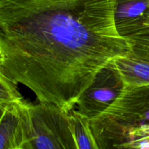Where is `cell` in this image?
Listing matches in <instances>:
<instances>
[{
    "mask_svg": "<svg viewBox=\"0 0 149 149\" xmlns=\"http://www.w3.org/2000/svg\"><path fill=\"white\" fill-rule=\"evenodd\" d=\"M30 138L26 149H77L69 112L48 102L29 105Z\"/></svg>",
    "mask_w": 149,
    "mask_h": 149,
    "instance_id": "3",
    "label": "cell"
},
{
    "mask_svg": "<svg viewBox=\"0 0 149 149\" xmlns=\"http://www.w3.org/2000/svg\"><path fill=\"white\" fill-rule=\"evenodd\" d=\"M90 125L99 149L149 148V84L125 86Z\"/></svg>",
    "mask_w": 149,
    "mask_h": 149,
    "instance_id": "2",
    "label": "cell"
},
{
    "mask_svg": "<svg viewBox=\"0 0 149 149\" xmlns=\"http://www.w3.org/2000/svg\"><path fill=\"white\" fill-rule=\"evenodd\" d=\"M0 109L22 98V96L17 90V84L13 82L1 73H0Z\"/></svg>",
    "mask_w": 149,
    "mask_h": 149,
    "instance_id": "9",
    "label": "cell"
},
{
    "mask_svg": "<svg viewBox=\"0 0 149 149\" xmlns=\"http://www.w3.org/2000/svg\"><path fill=\"white\" fill-rule=\"evenodd\" d=\"M131 49L114 62L126 86L149 84V26L127 38Z\"/></svg>",
    "mask_w": 149,
    "mask_h": 149,
    "instance_id": "5",
    "label": "cell"
},
{
    "mask_svg": "<svg viewBox=\"0 0 149 149\" xmlns=\"http://www.w3.org/2000/svg\"><path fill=\"white\" fill-rule=\"evenodd\" d=\"M69 118L77 149H99L92 130L90 119L74 109L69 111Z\"/></svg>",
    "mask_w": 149,
    "mask_h": 149,
    "instance_id": "8",
    "label": "cell"
},
{
    "mask_svg": "<svg viewBox=\"0 0 149 149\" xmlns=\"http://www.w3.org/2000/svg\"><path fill=\"white\" fill-rule=\"evenodd\" d=\"M149 0H116L114 18L119 34L127 39L143 28Z\"/></svg>",
    "mask_w": 149,
    "mask_h": 149,
    "instance_id": "7",
    "label": "cell"
},
{
    "mask_svg": "<svg viewBox=\"0 0 149 149\" xmlns=\"http://www.w3.org/2000/svg\"><path fill=\"white\" fill-rule=\"evenodd\" d=\"M145 26H149V8L148 10V13H147V17H146V23H144Z\"/></svg>",
    "mask_w": 149,
    "mask_h": 149,
    "instance_id": "10",
    "label": "cell"
},
{
    "mask_svg": "<svg viewBox=\"0 0 149 149\" xmlns=\"http://www.w3.org/2000/svg\"><path fill=\"white\" fill-rule=\"evenodd\" d=\"M125 83L114 61L102 68L77 100V111L90 119L106 111L118 97Z\"/></svg>",
    "mask_w": 149,
    "mask_h": 149,
    "instance_id": "4",
    "label": "cell"
},
{
    "mask_svg": "<svg viewBox=\"0 0 149 149\" xmlns=\"http://www.w3.org/2000/svg\"><path fill=\"white\" fill-rule=\"evenodd\" d=\"M116 0H0V73L69 112L96 74L131 47Z\"/></svg>",
    "mask_w": 149,
    "mask_h": 149,
    "instance_id": "1",
    "label": "cell"
},
{
    "mask_svg": "<svg viewBox=\"0 0 149 149\" xmlns=\"http://www.w3.org/2000/svg\"><path fill=\"white\" fill-rule=\"evenodd\" d=\"M29 105L22 97L0 109V149L27 148L30 138Z\"/></svg>",
    "mask_w": 149,
    "mask_h": 149,
    "instance_id": "6",
    "label": "cell"
}]
</instances>
